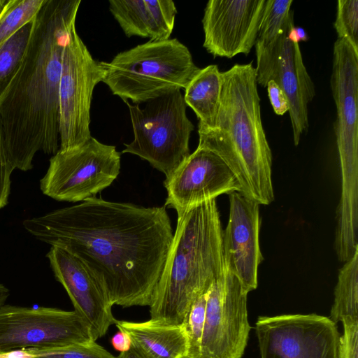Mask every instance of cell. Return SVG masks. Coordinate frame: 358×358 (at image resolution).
I'll return each instance as SVG.
<instances>
[{"label": "cell", "mask_w": 358, "mask_h": 358, "mask_svg": "<svg viewBox=\"0 0 358 358\" xmlns=\"http://www.w3.org/2000/svg\"><path fill=\"white\" fill-rule=\"evenodd\" d=\"M334 28L338 38L346 41L358 52V1L338 0Z\"/></svg>", "instance_id": "4316f807"}, {"label": "cell", "mask_w": 358, "mask_h": 358, "mask_svg": "<svg viewBox=\"0 0 358 358\" xmlns=\"http://www.w3.org/2000/svg\"><path fill=\"white\" fill-rule=\"evenodd\" d=\"M34 19L0 47V97L20 69L32 33Z\"/></svg>", "instance_id": "603a6c76"}, {"label": "cell", "mask_w": 358, "mask_h": 358, "mask_svg": "<svg viewBox=\"0 0 358 358\" xmlns=\"http://www.w3.org/2000/svg\"><path fill=\"white\" fill-rule=\"evenodd\" d=\"M45 0H8L0 11V47L32 21Z\"/></svg>", "instance_id": "cb8c5ba5"}, {"label": "cell", "mask_w": 358, "mask_h": 358, "mask_svg": "<svg viewBox=\"0 0 358 358\" xmlns=\"http://www.w3.org/2000/svg\"><path fill=\"white\" fill-rule=\"evenodd\" d=\"M222 72L216 64L199 69L184 89V101L195 113L199 125L213 127L219 108Z\"/></svg>", "instance_id": "44dd1931"}, {"label": "cell", "mask_w": 358, "mask_h": 358, "mask_svg": "<svg viewBox=\"0 0 358 358\" xmlns=\"http://www.w3.org/2000/svg\"><path fill=\"white\" fill-rule=\"evenodd\" d=\"M15 169L9 156L6 134L0 115V209L8 203L11 174Z\"/></svg>", "instance_id": "83f0119b"}, {"label": "cell", "mask_w": 358, "mask_h": 358, "mask_svg": "<svg viewBox=\"0 0 358 358\" xmlns=\"http://www.w3.org/2000/svg\"><path fill=\"white\" fill-rule=\"evenodd\" d=\"M229 195V218L222 231L224 263L248 294L257 287L258 268L264 259L259 246V204L240 192Z\"/></svg>", "instance_id": "9a60e30c"}, {"label": "cell", "mask_w": 358, "mask_h": 358, "mask_svg": "<svg viewBox=\"0 0 358 358\" xmlns=\"http://www.w3.org/2000/svg\"><path fill=\"white\" fill-rule=\"evenodd\" d=\"M255 331L260 358H338L339 333L327 317L260 316Z\"/></svg>", "instance_id": "30bf717a"}, {"label": "cell", "mask_w": 358, "mask_h": 358, "mask_svg": "<svg viewBox=\"0 0 358 358\" xmlns=\"http://www.w3.org/2000/svg\"><path fill=\"white\" fill-rule=\"evenodd\" d=\"M10 294V292L3 285L0 284V307L3 306Z\"/></svg>", "instance_id": "836d02e7"}, {"label": "cell", "mask_w": 358, "mask_h": 358, "mask_svg": "<svg viewBox=\"0 0 358 358\" xmlns=\"http://www.w3.org/2000/svg\"><path fill=\"white\" fill-rule=\"evenodd\" d=\"M90 324L75 310L49 307H0V352L52 348L96 341Z\"/></svg>", "instance_id": "9c48e42d"}, {"label": "cell", "mask_w": 358, "mask_h": 358, "mask_svg": "<svg viewBox=\"0 0 358 358\" xmlns=\"http://www.w3.org/2000/svg\"><path fill=\"white\" fill-rule=\"evenodd\" d=\"M330 84L336 107L341 188L348 191L358 186V52L341 38L334 45Z\"/></svg>", "instance_id": "7c38bea8"}, {"label": "cell", "mask_w": 358, "mask_h": 358, "mask_svg": "<svg viewBox=\"0 0 358 358\" xmlns=\"http://www.w3.org/2000/svg\"><path fill=\"white\" fill-rule=\"evenodd\" d=\"M80 0H45L34 20L22 64L0 97V115L15 167L33 168L36 153L59 149V86L62 55Z\"/></svg>", "instance_id": "7a4b0ae2"}, {"label": "cell", "mask_w": 358, "mask_h": 358, "mask_svg": "<svg viewBox=\"0 0 358 358\" xmlns=\"http://www.w3.org/2000/svg\"><path fill=\"white\" fill-rule=\"evenodd\" d=\"M272 80L287 98L293 139L296 146L308 129V105L313 99L315 90L304 65L299 43L290 40L287 34L278 55Z\"/></svg>", "instance_id": "e0dca14e"}, {"label": "cell", "mask_w": 358, "mask_h": 358, "mask_svg": "<svg viewBox=\"0 0 358 358\" xmlns=\"http://www.w3.org/2000/svg\"><path fill=\"white\" fill-rule=\"evenodd\" d=\"M102 64V82L114 95L134 105L184 90L200 69L188 48L177 38L149 41Z\"/></svg>", "instance_id": "5b68a950"}, {"label": "cell", "mask_w": 358, "mask_h": 358, "mask_svg": "<svg viewBox=\"0 0 358 358\" xmlns=\"http://www.w3.org/2000/svg\"><path fill=\"white\" fill-rule=\"evenodd\" d=\"M222 228L216 199L178 216L166 260L149 306L151 320L182 325L195 300L222 275Z\"/></svg>", "instance_id": "277c9868"}, {"label": "cell", "mask_w": 358, "mask_h": 358, "mask_svg": "<svg viewBox=\"0 0 358 358\" xmlns=\"http://www.w3.org/2000/svg\"><path fill=\"white\" fill-rule=\"evenodd\" d=\"M104 73L102 62L93 58L73 28L62 55L59 86V150L79 146L92 137V94Z\"/></svg>", "instance_id": "ba28073f"}, {"label": "cell", "mask_w": 358, "mask_h": 358, "mask_svg": "<svg viewBox=\"0 0 358 358\" xmlns=\"http://www.w3.org/2000/svg\"><path fill=\"white\" fill-rule=\"evenodd\" d=\"M343 334L339 338L338 358H358V320L342 321Z\"/></svg>", "instance_id": "f1b7e54d"}, {"label": "cell", "mask_w": 358, "mask_h": 358, "mask_svg": "<svg viewBox=\"0 0 358 358\" xmlns=\"http://www.w3.org/2000/svg\"><path fill=\"white\" fill-rule=\"evenodd\" d=\"M36 239L82 260L112 304L150 306L172 243L166 207H144L92 197L26 219Z\"/></svg>", "instance_id": "6da1fadb"}, {"label": "cell", "mask_w": 358, "mask_h": 358, "mask_svg": "<svg viewBox=\"0 0 358 358\" xmlns=\"http://www.w3.org/2000/svg\"><path fill=\"white\" fill-rule=\"evenodd\" d=\"M26 350L31 358H115L96 343H77L52 348Z\"/></svg>", "instance_id": "484cf974"}, {"label": "cell", "mask_w": 358, "mask_h": 358, "mask_svg": "<svg viewBox=\"0 0 358 358\" xmlns=\"http://www.w3.org/2000/svg\"><path fill=\"white\" fill-rule=\"evenodd\" d=\"M113 347L118 352H127L132 346L129 336L122 330H118L110 339Z\"/></svg>", "instance_id": "4dcf8cb0"}, {"label": "cell", "mask_w": 358, "mask_h": 358, "mask_svg": "<svg viewBox=\"0 0 358 358\" xmlns=\"http://www.w3.org/2000/svg\"><path fill=\"white\" fill-rule=\"evenodd\" d=\"M248 293L225 269L212 283L207 296L199 358H242L250 326Z\"/></svg>", "instance_id": "8fae6325"}, {"label": "cell", "mask_w": 358, "mask_h": 358, "mask_svg": "<svg viewBox=\"0 0 358 358\" xmlns=\"http://www.w3.org/2000/svg\"><path fill=\"white\" fill-rule=\"evenodd\" d=\"M199 144L221 157L240 192L259 205L274 200L272 153L263 127L257 72L252 63L222 72L219 108L213 127L198 124Z\"/></svg>", "instance_id": "3957f363"}, {"label": "cell", "mask_w": 358, "mask_h": 358, "mask_svg": "<svg viewBox=\"0 0 358 358\" xmlns=\"http://www.w3.org/2000/svg\"><path fill=\"white\" fill-rule=\"evenodd\" d=\"M109 10L127 37L164 41L172 34L177 8L171 0H110Z\"/></svg>", "instance_id": "ac0fdd59"}, {"label": "cell", "mask_w": 358, "mask_h": 358, "mask_svg": "<svg viewBox=\"0 0 358 358\" xmlns=\"http://www.w3.org/2000/svg\"><path fill=\"white\" fill-rule=\"evenodd\" d=\"M118 330L126 332L132 346L145 358H185L187 340L182 325L117 320Z\"/></svg>", "instance_id": "ffe728a7"}, {"label": "cell", "mask_w": 358, "mask_h": 358, "mask_svg": "<svg viewBox=\"0 0 358 358\" xmlns=\"http://www.w3.org/2000/svg\"><path fill=\"white\" fill-rule=\"evenodd\" d=\"M115 358H145L133 346L127 352H121Z\"/></svg>", "instance_id": "d6a6232c"}, {"label": "cell", "mask_w": 358, "mask_h": 358, "mask_svg": "<svg viewBox=\"0 0 358 358\" xmlns=\"http://www.w3.org/2000/svg\"><path fill=\"white\" fill-rule=\"evenodd\" d=\"M292 0H266L255 41L257 85L273 79L276 59L293 20Z\"/></svg>", "instance_id": "d6986e66"}, {"label": "cell", "mask_w": 358, "mask_h": 358, "mask_svg": "<svg viewBox=\"0 0 358 358\" xmlns=\"http://www.w3.org/2000/svg\"><path fill=\"white\" fill-rule=\"evenodd\" d=\"M164 185V206L174 209L178 216L220 195L240 192L235 176L221 157L199 145L166 178Z\"/></svg>", "instance_id": "4fadbf2b"}, {"label": "cell", "mask_w": 358, "mask_h": 358, "mask_svg": "<svg viewBox=\"0 0 358 358\" xmlns=\"http://www.w3.org/2000/svg\"><path fill=\"white\" fill-rule=\"evenodd\" d=\"M208 292V291L195 300L188 310L182 324L188 345L185 358L200 357Z\"/></svg>", "instance_id": "d4e9b609"}, {"label": "cell", "mask_w": 358, "mask_h": 358, "mask_svg": "<svg viewBox=\"0 0 358 358\" xmlns=\"http://www.w3.org/2000/svg\"><path fill=\"white\" fill-rule=\"evenodd\" d=\"M120 168L121 153L116 147L92 136L79 146L59 149L52 155L40 189L59 201L82 202L110 186Z\"/></svg>", "instance_id": "52a82bcc"}, {"label": "cell", "mask_w": 358, "mask_h": 358, "mask_svg": "<svg viewBox=\"0 0 358 358\" xmlns=\"http://www.w3.org/2000/svg\"><path fill=\"white\" fill-rule=\"evenodd\" d=\"M8 0H0V11L3 9Z\"/></svg>", "instance_id": "e575fe53"}, {"label": "cell", "mask_w": 358, "mask_h": 358, "mask_svg": "<svg viewBox=\"0 0 358 358\" xmlns=\"http://www.w3.org/2000/svg\"><path fill=\"white\" fill-rule=\"evenodd\" d=\"M125 103L134 140L124 144L122 153L137 155L168 178L190 155L189 142L194 129L181 91L152 99L144 108Z\"/></svg>", "instance_id": "8992f818"}, {"label": "cell", "mask_w": 358, "mask_h": 358, "mask_svg": "<svg viewBox=\"0 0 358 358\" xmlns=\"http://www.w3.org/2000/svg\"><path fill=\"white\" fill-rule=\"evenodd\" d=\"M46 258L55 279L66 291L74 310L90 324L96 339L103 336L117 320L95 273L78 257L59 247L51 246Z\"/></svg>", "instance_id": "2e32d148"}, {"label": "cell", "mask_w": 358, "mask_h": 358, "mask_svg": "<svg viewBox=\"0 0 358 358\" xmlns=\"http://www.w3.org/2000/svg\"><path fill=\"white\" fill-rule=\"evenodd\" d=\"M266 0H210L202 18L203 48L214 57L248 55L255 46Z\"/></svg>", "instance_id": "5bb4252c"}, {"label": "cell", "mask_w": 358, "mask_h": 358, "mask_svg": "<svg viewBox=\"0 0 358 358\" xmlns=\"http://www.w3.org/2000/svg\"><path fill=\"white\" fill-rule=\"evenodd\" d=\"M329 318L335 324L358 320V249L339 271Z\"/></svg>", "instance_id": "7402d4cb"}, {"label": "cell", "mask_w": 358, "mask_h": 358, "mask_svg": "<svg viewBox=\"0 0 358 358\" xmlns=\"http://www.w3.org/2000/svg\"><path fill=\"white\" fill-rule=\"evenodd\" d=\"M0 358H31V355L24 349L0 352Z\"/></svg>", "instance_id": "1f68e13d"}, {"label": "cell", "mask_w": 358, "mask_h": 358, "mask_svg": "<svg viewBox=\"0 0 358 358\" xmlns=\"http://www.w3.org/2000/svg\"><path fill=\"white\" fill-rule=\"evenodd\" d=\"M266 87L270 103L273 111L278 115H282L289 111L287 98L281 87L273 80H270Z\"/></svg>", "instance_id": "f546056e"}]
</instances>
